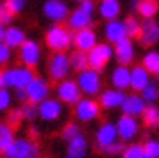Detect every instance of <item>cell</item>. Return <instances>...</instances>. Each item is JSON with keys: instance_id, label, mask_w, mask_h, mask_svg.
<instances>
[{"instance_id": "obj_1", "label": "cell", "mask_w": 159, "mask_h": 158, "mask_svg": "<svg viewBox=\"0 0 159 158\" xmlns=\"http://www.w3.org/2000/svg\"><path fill=\"white\" fill-rule=\"evenodd\" d=\"M73 34L69 27H64L62 23H53L44 36V43L53 53L67 52L73 46Z\"/></svg>"}, {"instance_id": "obj_2", "label": "cell", "mask_w": 159, "mask_h": 158, "mask_svg": "<svg viewBox=\"0 0 159 158\" xmlns=\"http://www.w3.org/2000/svg\"><path fill=\"white\" fill-rule=\"evenodd\" d=\"M35 75L30 68L16 66L11 69H2L0 71V89L14 87V89H27V85L34 80Z\"/></svg>"}, {"instance_id": "obj_3", "label": "cell", "mask_w": 159, "mask_h": 158, "mask_svg": "<svg viewBox=\"0 0 159 158\" xmlns=\"http://www.w3.org/2000/svg\"><path fill=\"white\" fill-rule=\"evenodd\" d=\"M69 69H71V62H69V55L66 52L60 53H53L48 61V73L53 82H62L66 80Z\"/></svg>"}, {"instance_id": "obj_4", "label": "cell", "mask_w": 159, "mask_h": 158, "mask_svg": "<svg viewBox=\"0 0 159 158\" xmlns=\"http://www.w3.org/2000/svg\"><path fill=\"white\" fill-rule=\"evenodd\" d=\"M115 55V50L111 48L110 43H97L90 52H89V64L92 69L96 71H102L104 66L108 64V61Z\"/></svg>"}, {"instance_id": "obj_5", "label": "cell", "mask_w": 159, "mask_h": 158, "mask_svg": "<svg viewBox=\"0 0 159 158\" xmlns=\"http://www.w3.org/2000/svg\"><path fill=\"white\" fill-rule=\"evenodd\" d=\"M43 14L53 23H62L67 22L71 11L66 0H46L43 4Z\"/></svg>"}, {"instance_id": "obj_6", "label": "cell", "mask_w": 159, "mask_h": 158, "mask_svg": "<svg viewBox=\"0 0 159 158\" xmlns=\"http://www.w3.org/2000/svg\"><path fill=\"white\" fill-rule=\"evenodd\" d=\"M18 57H20V62L21 66L25 68H30L34 69L37 64H39V59H41V48L39 45L32 39H27L20 48H18Z\"/></svg>"}, {"instance_id": "obj_7", "label": "cell", "mask_w": 159, "mask_h": 158, "mask_svg": "<svg viewBox=\"0 0 159 158\" xmlns=\"http://www.w3.org/2000/svg\"><path fill=\"white\" fill-rule=\"evenodd\" d=\"M57 96L67 105H78L81 100V89H80L78 82L66 78L57 85Z\"/></svg>"}, {"instance_id": "obj_8", "label": "cell", "mask_w": 159, "mask_h": 158, "mask_svg": "<svg viewBox=\"0 0 159 158\" xmlns=\"http://www.w3.org/2000/svg\"><path fill=\"white\" fill-rule=\"evenodd\" d=\"M76 82H78L81 92H85V94H89V96L97 94V92H99V89H101L99 71H96V69H92V68H89V69H85V71L78 73Z\"/></svg>"}, {"instance_id": "obj_9", "label": "cell", "mask_w": 159, "mask_h": 158, "mask_svg": "<svg viewBox=\"0 0 159 158\" xmlns=\"http://www.w3.org/2000/svg\"><path fill=\"white\" fill-rule=\"evenodd\" d=\"M97 45V36L96 32L92 30V27L89 28H81V30H76L73 34V46L74 50H80V52H89Z\"/></svg>"}, {"instance_id": "obj_10", "label": "cell", "mask_w": 159, "mask_h": 158, "mask_svg": "<svg viewBox=\"0 0 159 158\" xmlns=\"http://www.w3.org/2000/svg\"><path fill=\"white\" fill-rule=\"evenodd\" d=\"M102 34L106 37L110 45H117L120 41L127 39V30H125V23L120 22L119 18L117 20H110V22L104 23L102 27Z\"/></svg>"}, {"instance_id": "obj_11", "label": "cell", "mask_w": 159, "mask_h": 158, "mask_svg": "<svg viewBox=\"0 0 159 158\" xmlns=\"http://www.w3.org/2000/svg\"><path fill=\"white\" fill-rule=\"evenodd\" d=\"M37 151L39 147L37 144L27 141H14L11 144V147L6 151L7 158H37Z\"/></svg>"}, {"instance_id": "obj_12", "label": "cell", "mask_w": 159, "mask_h": 158, "mask_svg": "<svg viewBox=\"0 0 159 158\" xmlns=\"http://www.w3.org/2000/svg\"><path fill=\"white\" fill-rule=\"evenodd\" d=\"M27 98H29L30 103H43L44 100H48V92H50V85L46 84L44 80L41 78V77H34V80L27 85Z\"/></svg>"}, {"instance_id": "obj_13", "label": "cell", "mask_w": 159, "mask_h": 158, "mask_svg": "<svg viewBox=\"0 0 159 158\" xmlns=\"http://www.w3.org/2000/svg\"><path fill=\"white\" fill-rule=\"evenodd\" d=\"M138 41L142 46H154L159 41V23L154 18L142 22V30H140Z\"/></svg>"}, {"instance_id": "obj_14", "label": "cell", "mask_w": 159, "mask_h": 158, "mask_svg": "<svg viewBox=\"0 0 159 158\" xmlns=\"http://www.w3.org/2000/svg\"><path fill=\"white\" fill-rule=\"evenodd\" d=\"M113 50H115V59H117V62L120 66H129L133 62V59H134V46H133L131 37L117 43Z\"/></svg>"}, {"instance_id": "obj_15", "label": "cell", "mask_w": 159, "mask_h": 158, "mask_svg": "<svg viewBox=\"0 0 159 158\" xmlns=\"http://www.w3.org/2000/svg\"><path fill=\"white\" fill-rule=\"evenodd\" d=\"M99 107L101 103L94 101V100H80L76 105V117L80 121H90V119L99 116Z\"/></svg>"}, {"instance_id": "obj_16", "label": "cell", "mask_w": 159, "mask_h": 158, "mask_svg": "<svg viewBox=\"0 0 159 158\" xmlns=\"http://www.w3.org/2000/svg\"><path fill=\"white\" fill-rule=\"evenodd\" d=\"M120 11H122V6L119 0H99V4H97V12L104 22L117 20Z\"/></svg>"}, {"instance_id": "obj_17", "label": "cell", "mask_w": 159, "mask_h": 158, "mask_svg": "<svg viewBox=\"0 0 159 158\" xmlns=\"http://www.w3.org/2000/svg\"><path fill=\"white\" fill-rule=\"evenodd\" d=\"M92 25V16L90 14H87V12H83L81 9H74V11H71V14H69L67 18V27L71 28V30H81V28H89Z\"/></svg>"}, {"instance_id": "obj_18", "label": "cell", "mask_w": 159, "mask_h": 158, "mask_svg": "<svg viewBox=\"0 0 159 158\" xmlns=\"http://www.w3.org/2000/svg\"><path fill=\"white\" fill-rule=\"evenodd\" d=\"M148 71L145 68H143L142 64H138V66H134V68L131 69V89L133 91H140L142 92L145 87H147L148 84H150V80H148Z\"/></svg>"}, {"instance_id": "obj_19", "label": "cell", "mask_w": 159, "mask_h": 158, "mask_svg": "<svg viewBox=\"0 0 159 158\" xmlns=\"http://www.w3.org/2000/svg\"><path fill=\"white\" fill-rule=\"evenodd\" d=\"M27 41V36L23 32V28L16 27V25H9L6 27V34H4V43H6L9 48H20Z\"/></svg>"}, {"instance_id": "obj_20", "label": "cell", "mask_w": 159, "mask_h": 158, "mask_svg": "<svg viewBox=\"0 0 159 158\" xmlns=\"http://www.w3.org/2000/svg\"><path fill=\"white\" fill-rule=\"evenodd\" d=\"M138 131V124L136 121L133 119V116H122L117 123V133L120 135L122 141H127L131 137H134V133Z\"/></svg>"}, {"instance_id": "obj_21", "label": "cell", "mask_w": 159, "mask_h": 158, "mask_svg": "<svg viewBox=\"0 0 159 158\" xmlns=\"http://www.w3.org/2000/svg\"><path fill=\"white\" fill-rule=\"evenodd\" d=\"M111 84L115 85V89L124 91L131 87V69L127 66H117L111 73Z\"/></svg>"}, {"instance_id": "obj_22", "label": "cell", "mask_w": 159, "mask_h": 158, "mask_svg": "<svg viewBox=\"0 0 159 158\" xmlns=\"http://www.w3.org/2000/svg\"><path fill=\"white\" fill-rule=\"evenodd\" d=\"M125 94L119 89H110V91H104L99 98V103L102 105V108H115L122 105L125 101Z\"/></svg>"}, {"instance_id": "obj_23", "label": "cell", "mask_w": 159, "mask_h": 158, "mask_svg": "<svg viewBox=\"0 0 159 158\" xmlns=\"http://www.w3.org/2000/svg\"><path fill=\"white\" fill-rule=\"evenodd\" d=\"M122 110L125 116H142L145 110V100L138 94H131L122 103Z\"/></svg>"}, {"instance_id": "obj_24", "label": "cell", "mask_w": 159, "mask_h": 158, "mask_svg": "<svg viewBox=\"0 0 159 158\" xmlns=\"http://www.w3.org/2000/svg\"><path fill=\"white\" fill-rule=\"evenodd\" d=\"M60 103L57 100H44L43 103H39V116L46 121H53V119H57L60 116Z\"/></svg>"}, {"instance_id": "obj_25", "label": "cell", "mask_w": 159, "mask_h": 158, "mask_svg": "<svg viewBox=\"0 0 159 158\" xmlns=\"http://www.w3.org/2000/svg\"><path fill=\"white\" fill-rule=\"evenodd\" d=\"M115 137H117V128L113 124H102L101 130L97 131V151L110 146V144H113Z\"/></svg>"}, {"instance_id": "obj_26", "label": "cell", "mask_w": 159, "mask_h": 158, "mask_svg": "<svg viewBox=\"0 0 159 158\" xmlns=\"http://www.w3.org/2000/svg\"><path fill=\"white\" fill-rule=\"evenodd\" d=\"M69 62H71V69H74L76 73H81V71L90 68V64H89V53L80 52V50H74L69 55Z\"/></svg>"}, {"instance_id": "obj_27", "label": "cell", "mask_w": 159, "mask_h": 158, "mask_svg": "<svg viewBox=\"0 0 159 158\" xmlns=\"http://www.w3.org/2000/svg\"><path fill=\"white\" fill-rule=\"evenodd\" d=\"M159 11V0H142L136 6V12L143 20H150Z\"/></svg>"}, {"instance_id": "obj_28", "label": "cell", "mask_w": 159, "mask_h": 158, "mask_svg": "<svg viewBox=\"0 0 159 158\" xmlns=\"http://www.w3.org/2000/svg\"><path fill=\"white\" fill-rule=\"evenodd\" d=\"M12 128L9 126L7 123H0V153L2 155H6V151L11 147L12 141Z\"/></svg>"}, {"instance_id": "obj_29", "label": "cell", "mask_w": 159, "mask_h": 158, "mask_svg": "<svg viewBox=\"0 0 159 158\" xmlns=\"http://www.w3.org/2000/svg\"><path fill=\"white\" fill-rule=\"evenodd\" d=\"M142 66L148 73L157 75L159 73V52H147L142 59Z\"/></svg>"}, {"instance_id": "obj_30", "label": "cell", "mask_w": 159, "mask_h": 158, "mask_svg": "<svg viewBox=\"0 0 159 158\" xmlns=\"http://www.w3.org/2000/svg\"><path fill=\"white\" fill-rule=\"evenodd\" d=\"M85 139L81 135H78L74 141L69 142V153H67V158H83L85 155Z\"/></svg>"}, {"instance_id": "obj_31", "label": "cell", "mask_w": 159, "mask_h": 158, "mask_svg": "<svg viewBox=\"0 0 159 158\" xmlns=\"http://www.w3.org/2000/svg\"><path fill=\"white\" fill-rule=\"evenodd\" d=\"M142 119H143V124L148 126V128L157 126L159 124V108H156L154 105L145 107V110H143V114H142Z\"/></svg>"}, {"instance_id": "obj_32", "label": "cell", "mask_w": 159, "mask_h": 158, "mask_svg": "<svg viewBox=\"0 0 159 158\" xmlns=\"http://www.w3.org/2000/svg\"><path fill=\"white\" fill-rule=\"evenodd\" d=\"M122 158H154V156L150 153L145 151V146L143 144H134V146L125 147Z\"/></svg>"}, {"instance_id": "obj_33", "label": "cell", "mask_w": 159, "mask_h": 158, "mask_svg": "<svg viewBox=\"0 0 159 158\" xmlns=\"http://www.w3.org/2000/svg\"><path fill=\"white\" fill-rule=\"evenodd\" d=\"M125 23V30H127V37H138L140 36V30H142V22H138V18L134 16H127L124 20Z\"/></svg>"}, {"instance_id": "obj_34", "label": "cell", "mask_w": 159, "mask_h": 158, "mask_svg": "<svg viewBox=\"0 0 159 158\" xmlns=\"http://www.w3.org/2000/svg\"><path fill=\"white\" fill-rule=\"evenodd\" d=\"M142 98L147 103H154L159 98V87L156 84H152V82H150V84H148L147 87L142 91Z\"/></svg>"}, {"instance_id": "obj_35", "label": "cell", "mask_w": 159, "mask_h": 158, "mask_svg": "<svg viewBox=\"0 0 159 158\" xmlns=\"http://www.w3.org/2000/svg\"><path fill=\"white\" fill-rule=\"evenodd\" d=\"M21 119H25V117H23V114H21V110L16 108V110H11V112L7 114V121H6V123L12 128V131H16L18 128H20Z\"/></svg>"}, {"instance_id": "obj_36", "label": "cell", "mask_w": 159, "mask_h": 158, "mask_svg": "<svg viewBox=\"0 0 159 158\" xmlns=\"http://www.w3.org/2000/svg\"><path fill=\"white\" fill-rule=\"evenodd\" d=\"M20 110H21L23 117H25V119H30V121H32V119H34L35 116L39 114V107H35L34 103H30V101H25V103H23V107L20 108Z\"/></svg>"}, {"instance_id": "obj_37", "label": "cell", "mask_w": 159, "mask_h": 158, "mask_svg": "<svg viewBox=\"0 0 159 158\" xmlns=\"http://www.w3.org/2000/svg\"><path fill=\"white\" fill-rule=\"evenodd\" d=\"M80 135V130H78V126L74 123H67L66 126H64V130H62V137L66 139V141H74L76 137Z\"/></svg>"}, {"instance_id": "obj_38", "label": "cell", "mask_w": 159, "mask_h": 158, "mask_svg": "<svg viewBox=\"0 0 159 158\" xmlns=\"http://www.w3.org/2000/svg\"><path fill=\"white\" fill-rule=\"evenodd\" d=\"M4 4L7 6V9L12 12V14H18L25 9V4L27 0H4Z\"/></svg>"}, {"instance_id": "obj_39", "label": "cell", "mask_w": 159, "mask_h": 158, "mask_svg": "<svg viewBox=\"0 0 159 158\" xmlns=\"http://www.w3.org/2000/svg\"><path fill=\"white\" fill-rule=\"evenodd\" d=\"M12 16H14V14H12V12L7 9L6 4L2 2V4H0V23H2L4 27H9L11 22H12Z\"/></svg>"}, {"instance_id": "obj_40", "label": "cell", "mask_w": 159, "mask_h": 158, "mask_svg": "<svg viewBox=\"0 0 159 158\" xmlns=\"http://www.w3.org/2000/svg\"><path fill=\"white\" fill-rule=\"evenodd\" d=\"M78 9H81L83 12H87V14H94V11L97 9V6H96V2L94 0H83V2H80L78 4Z\"/></svg>"}, {"instance_id": "obj_41", "label": "cell", "mask_w": 159, "mask_h": 158, "mask_svg": "<svg viewBox=\"0 0 159 158\" xmlns=\"http://www.w3.org/2000/svg\"><path fill=\"white\" fill-rule=\"evenodd\" d=\"M11 61V48L6 43H0V66H4Z\"/></svg>"}, {"instance_id": "obj_42", "label": "cell", "mask_w": 159, "mask_h": 158, "mask_svg": "<svg viewBox=\"0 0 159 158\" xmlns=\"http://www.w3.org/2000/svg\"><path fill=\"white\" fill-rule=\"evenodd\" d=\"M124 149V142H113V144H110V146L102 147L99 149V153H106V155H113V153H120Z\"/></svg>"}, {"instance_id": "obj_43", "label": "cell", "mask_w": 159, "mask_h": 158, "mask_svg": "<svg viewBox=\"0 0 159 158\" xmlns=\"http://www.w3.org/2000/svg\"><path fill=\"white\" fill-rule=\"evenodd\" d=\"M9 103H11V94H9V91L0 89V112L6 110V108L9 107Z\"/></svg>"}, {"instance_id": "obj_44", "label": "cell", "mask_w": 159, "mask_h": 158, "mask_svg": "<svg viewBox=\"0 0 159 158\" xmlns=\"http://www.w3.org/2000/svg\"><path fill=\"white\" fill-rule=\"evenodd\" d=\"M145 151L150 153L154 158H157L159 156V142H152V141H148L147 144H145Z\"/></svg>"}, {"instance_id": "obj_45", "label": "cell", "mask_w": 159, "mask_h": 158, "mask_svg": "<svg viewBox=\"0 0 159 158\" xmlns=\"http://www.w3.org/2000/svg\"><path fill=\"white\" fill-rule=\"evenodd\" d=\"M4 34H6V27L0 23V43H4Z\"/></svg>"}, {"instance_id": "obj_46", "label": "cell", "mask_w": 159, "mask_h": 158, "mask_svg": "<svg viewBox=\"0 0 159 158\" xmlns=\"http://www.w3.org/2000/svg\"><path fill=\"white\" fill-rule=\"evenodd\" d=\"M29 135L32 137V139H34V141H37V131H35L34 128H30V130H29Z\"/></svg>"}, {"instance_id": "obj_47", "label": "cell", "mask_w": 159, "mask_h": 158, "mask_svg": "<svg viewBox=\"0 0 159 158\" xmlns=\"http://www.w3.org/2000/svg\"><path fill=\"white\" fill-rule=\"evenodd\" d=\"M140 2H142V0H129V4H131L133 7H134V9H136V6L140 4Z\"/></svg>"}, {"instance_id": "obj_48", "label": "cell", "mask_w": 159, "mask_h": 158, "mask_svg": "<svg viewBox=\"0 0 159 158\" xmlns=\"http://www.w3.org/2000/svg\"><path fill=\"white\" fill-rule=\"evenodd\" d=\"M74 2H78V4H80V2H83V0H74Z\"/></svg>"}, {"instance_id": "obj_49", "label": "cell", "mask_w": 159, "mask_h": 158, "mask_svg": "<svg viewBox=\"0 0 159 158\" xmlns=\"http://www.w3.org/2000/svg\"><path fill=\"white\" fill-rule=\"evenodd\" d=\"M156 77H157V80H159V73H157V75H156Z\"/></svg>"}]
</instances>
